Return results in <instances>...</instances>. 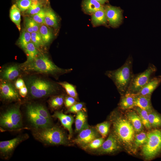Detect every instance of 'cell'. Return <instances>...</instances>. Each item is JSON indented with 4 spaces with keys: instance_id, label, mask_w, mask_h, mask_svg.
<instances>
[{
    "instance_id": "1",
    "label": "cell",
    "mask_w": 161,
    "mask_h": 161,
    "mask_svg": "<svg viewBox=\"0 0 161 161\" xmlns=\"http://www.w3.org/2000/svg\"><path fill=\"white\" fill-rule=\"evenodd\" d=\"M36 74H27L23 78L31 99H38L57 94L62 87L56 82Z\"/></svg>"
},
{
    "instance_id": "2",
    "label": "cell",
    "mask_w": 161,
    "mask_h": 161,
    "mask_svg": "<svg viewBox=\"0 0 161 161\" xmlns=\"http://www.w3.org/2000/svg\"><path fill=\"white\" fill-rule=\"evenodd\" d=\"M23 72L27 74H36L52 77L56 79L69 73L72 68L63 69L57 66L47 55L40 53L33 60L21 64Z\"/></svg>"
},
{
    "instance_id": "3",
    "label": "cell",
    "mask_w": 161,
    "mask_h": 161,
    "mask_svg": "<svg viewBox=\"0 0 161 161\" xmlns=\"http://www.w3.org/2000/svg\"><path fill=\"white\" fill-rule=\"evenodd\" d=\"M115 110L110 117L112 125V134L121 146L128 152L134 153L135 131L129 121L119 115Z\"/></svg>"
},
{
    "instance_id": "4",
    "label": "cell",
    "mask_w": 161,
    "mask_h": 161,
    "mask_svg": "<svg viewBox=\"0 0 161 161\" xmlns=\"http://www.w3.org/2000/svg\"><path fill=\"white\" fill-rule=\"evenodd\" d=\"M133 62L132 57L129 56L121 66L115 70L107 71L105 72V75L113 81L121 96L126 92L134 75Z\"/></svg>"
},
{
    "instance_id": "5",
    "label": "cell",
    "mask_w": 161,
    "mask_h": 161,
    "mask_svg": "<svg viewBox=\"0 0 161 161\" xmlns=\"http://www.w3.org/2000/svg\"><path fill=\"white\" fill-rule=\"evenodd\" d=\"M32 134L36 140L47 145H67L69 143L64 132L56 126L34 128Z\"/></svg>"
},
{
    "instance_id": "6",
    "label": "cell",
    "mask_w": 161,
    "mask_h": 161,
    "mask_svg": "<svg viewBox=\"0 0 161 161\" xmlns=\"http://www.w3.org/2000/svg\"><path fill=\"white\" fill-rule=\"evenodd\" d=\"M142 152L145 159L152 160L161 154V129H155L147 133Z\"/></svg>"
},
{
    "instance_id": "7",
    "label": "cell",
    "mask_w": 161,
    "mask_h": 161,
    "mask_svg": "<svg viewBox=\"0 0 161 161\" xmlns=\"http://www.w3.org/2000/svg\"><path fill=\"white\" fill-rule=\"evenodd\" d=\"M157 70L156 67L154 64H149L144 71L134 74L126 92L137 93L154 77Z\"/></svg>"
},
{
    "instance_id": "8",
    "label": "cell",
    "mask_w": 161,
    "mask_h": 161,
    "mask_svg": "<svg viewBox=\"0 0 161 161\" xmlns=\"http://www.w3.org/2000/svg\"><path fill=\"white\" fill-rule=\"evenodd\" d=\"M17 90L12 81L0 80V96L3 101L7 103L20 101Z\"/></svg>"
},
{
    "instance_id": "9",
    "label": "cell",
    "mask_w": 161,
    "mask_h": 161,
    "mask_svg": "<svg viewBox=\"0 0 161 161\" xmlns=\"http://www.w3.org/2000/svg\"><path fill=\"white\" fill-rule=\"evenodd\" d=\"M28 136L27 134H24L9 140L0 141L1 155L5 159L8 158L18 145L27 139Z\"/></svg>"
},
{
    "instance_id": "10",
    "label": "cell",
    "mask_w": 161,
    "mask_h": 161,
    "mask_svg": "<svg viewBox=\"0 0 161 161\" xmlns=\"http://www.w3.org/2000/svg\"><path fill=\"white\" fill-rule=\"evenodd\" d=\"M73 142L83 148L94 139L100 137V134L95 128L89 126L82 129Z\"/></svg>"
},
{
    "instance_id": "11",
    "label": "cell",
    "mask_w": 161,
    "mask_h": 161,
    "mask_svg": "<svg viewBox=\"0 0 161 161\" xmlns=\"http://www.w3.org/2000/svg\"><path fill=\"white\" fill-rule=\"evenodd\" d=\"M26 113L28 119L35 128H41L52 126V121L44 117L33 109L31 104L27 105Z\"/></svg>"
},
{
    "instance_id": "12",
    "label": "cell",
    "mask_w": 161,
    "mask_h": 161,
    "mask_svg": "<svg viewBox=\"0 0 161 161\" xmlns=\"http://www.w3.org/2000/svg\"><path fill=\"white\" fill-rule=\"evenodd\" d=\"M0 80L12 81L19 78L23 72L20 64H10L3 66L0 71Z\"/></svg>"
},
{
    "instance_id": "13",
    "label": "cell",
    "mask_w": 161,
    "mask_h": 161,
    "mask_svg": "<svg viewBox=\"0 0 161 161\" xmlns=\"http://www.w3.org/2000/svg\"><path fill=\"white\" fill-rule=\"evenodd\" d=\"M121 148V146L112 133L101 146L96 150L99 154H109L116 152Z\"/></svg>"
},
{
    "instance_id": "14",
    "label": "cell",
    "mask_w": 161,
    "mask_h": 161,
    "mask_svg": "<svg viewBox=\"0 0 161 161\" xmlns=\"http://www.w3.org/2000/svg\"><path fill=\"white\" fill-rule=\"evenodd\" d=\"M107 20L110 24L116 27L121 23L122 20V10L119 7L107 5L104 7Z\"/></svg>"
},
{
    "instance_id": "15",
    "label": "cell",
    "mask_w": 161,
    "mask_h": 161,
    "mask_svg": "<svg viewBox=\"0 0 161 161\" xmlns=\"http://www.w3.org/2000/svg\"><path fill=\"white\" fill-rule=\"evenodd\" d=\"M19 108L20 105H17L11 107L6 111L16 129L22 126V116Z\"/></svg>"
},
{
    "instance_id": "16",
    "label": "cell",
    "mask_w": 161,
    "mask_h": 161,
    "mask_svg": "<svg viewBox=\"0 0 161 161\" xmlns=\"http://www.w3.org/2000/svg\"><path fill=\"white\" fill-rule=\"evenodd\" d=\"M53 116L59 120L62 125L69 131L71 137L72 134V126L74 121L73 116L66 114L62 112L58 111H55Z\"/></svg>"
},
{
    "instance_id": "17",
    "label": "cell",
    "mask_w": 161,
    "mask_h": 161,
    "mask_svg": "<svg viewBox=\"0 0 161 161\" xmlns=\"http://www.w3.org/2000/svg\"><path fill=\"white\" fill-rule=\"evenodd\" d=\"M161 82V78L158 77H154L137 94L151 96L154 91L157 88Z\"/></svg>"
},
{
    "instance_id": "18",
    "label": "cell",
    "mask_w": 161,
    "mask_h": 161,
    "mask_svg": "<svg viewBox=\"0 0 161 161\" xmlns=\"http://www.w3.org/2000/svg\"><path fill=\"white\" fill-rule=\"evenodd\" d=\"M151 96L135 94V106L147 111L148 112L153 110L151 100Z\"/></svg>"
},
{
    "instance_id": "19",
    "label": "cell",
    "mask_w": 161,
    "mask_h": 161,
    "mask_svg": "<svg viewBox=\"0 0 161 161\" xmlns=\"http://www.w3.org/2000/svg\"><path fill=\"white\" fill-rule=\"evenodd\" d=\"M127 119L132 125L135 131L140 132L143 129L141 119L135 110H129L126 113Z\"/></svg>"
},
{
    "instance_id": "20",
    "label": "cell",
    "mask_w": 161,
    "mask_h": 161,
    "mask_svg": "<svg viewBox=\"0 0 161 161\" xmlns=\"http://www.w3.org/2000/svg\"><path fill=\"white\" fill-rule=\"evenodd\" d=\"M119 103V108L123 110H129L134 108L135 106V94L126 92L121 96Z\"/></svg>"
},
{
    "instance_id": "21",
    "label": "cell",
    "mask_w": 161,
    "mask_h": 161,
    "mask_svg": "<svg viewBox=\"0 0 161 161\" xmlns=\"http://www.w3.org/2000/svg\"><path fill=\"white\" fill-rule=\"evenodd\" d=\"M83 9L87 14H93L97 11L104 8L102 5L96 0H83Z\"/></svg>"
},
{
    "instance_id": "22",
    "label": "cell",
    "mask_w": 161,
    "mask_h": 161,
    "mask_svg": "<svg viewBox=\"0 0 161 161\" xmlns=\"http://www.w3.org/2000/svg\"><path fill=\"white\" fill-rule=\"evenodd\" d=\"M75 125V131L77 132H79L89 126L87 122V116L83 110L76 113Z\"/></svg>"
},
{
    "instance_id": "23",
    "label": "cell",
    "mask_w": 161,
    "mask_h": 161,
    "mask_svg": "<svg viewBox=\"0 0 161 161\" xmlns=\"http://www.w3.org/2000/svg\"><path fill=\"white\" fill-rule=\"evenodd\" d=\"M107 20L104 7L95 12L92 16V21L95 26L104 24Z\"/></svg>"
},
{
    "instance_id": "24",
    "label": "cell",
    "mask_w": 161,
    "mask_h": 161,
    "mask_svg": "<svg viewBox=\"0 0 161 161\" xmlns=\"http://www.w3.org/2000/svg\"><path fill=\"white\" fill-rule=\"evenodd\" d=\"M65 97L64 94L51 96L48 101L50 107L56 110L61 108L64 103Z\"/></svg>"
},
{
    "instance_id": "25",
    "label": "cell",
    "mask_w": 161,
    "mask_h": 161,
    "mask_svg": "<svg viewBox=\"0 0 161 161\" xmlns=\"http://www.w3.org/2000/svg\"><path fill=\"white\" fill-rule=\"evenodd\" d=\"M10 16L11 21L14 23L20 31L21 29L20 10L16 4H14L11 6L10 10Z\"/></svg>"
},
{
    "instance_id": "26",
    "label": "cell",
    "mask_w": 161,
    "mask_h": 161,
    "mask_svg": "<svg viewBox=\"0 0 161 161\" xmlns=\"http://www.w3.org/2000/svg\"><path fill=\"white\" fill-rule=\"evenodd\" d=\"M24 51L27 57L26 62L33 60L40 53L38 49L31 41L27 44Z\"/></svg>"
},
{
    "instance_id": "27",
    "label": "cell",
    "mask_w": 161,
    "mask_h": 161,
    "mask_svg": "<svg viewBox=\"0 0 161 161\" xmlns=\"http://www.w3.org/2000/svg\"><path fill=\"white\" fill-rule=\"evenodd\" d=\"M45 25L53 27L58 25L57 18L54 11L51 9L45 10Z\"/></svg>"
},
{
    "instance_id": "28",
    "label": "cell",
    "mask_w": 161,
    "mask_h": 161,
    "mask_svg": "<svg viewBox=\"0 0 161 161\" xmlns=\"http://www.w3.org/2000/svg\"><path fill=\"white\" fill-rule=\"evenodd\" d=\"M0 125L1 128L4 130L12 131L16 129L6 111L1 114Z\"/></svg>"
},
{
    "instance_id": "29",
    "label": "cell",
    "mask_w": 161,
    "mask_h": 161,
    "mask_svg": "<svg viewBox=\"0 0 161 161\" xmlns=\"http://www.w3.org/2000/svg\"><path fill=\"white\" fill-rule=\"evenodd\" d=\"M148 120L151 127L161 128V114L153 110L148 112Z\"/></svg>"
},
{
    "instance_id": "30",
    "label": "cell",
    "mask_w": 161,
    "mask_h": 161,
    "mask_svg": "<svg viewBox=\"0 0 161 161\" xmlns=\"http://www.w3.org/2000/svg\"><path fill=\"white\" fill-rule=\"evenodd\" d=\"M39 32L45 45L49 44L53 37L51 30L47 25L41 24L40 25Z\"/></svg>"
},
{
    "instance_id": "31",
    "label": "cell",
    "mask_w": 161,
    "mask_h": 161,
    "mask_svg": "<svg viewBox=\"0 0 161 161\" xmlns=\"http://www.w3.org/2000/svg\"><path fill=\"white\" fill-rule=\"evenodd\" d=\"M65 90L67 95L74 97L77 100L78 99V93L76 86L66 81L57 82Z\"/></svg>"
},
{
    "instance_id": "32",
    "label": "cell",
    "mask_w": 161,
    "mask_h": 161,
    "mask_svg": "<svg viewBox=\"0 0 161 161\" xmlns=\"http://www.w3.org/2000/svg\"><path fill=\"white\" fill-rule=\"evenodd\" d=\"M134 108L139 116L143 126L147 129H151V127L148 120V112L138 107L135 106Z\"/></svg>"
},
{
    "instance_id": "33",
    "label": "cell",
    "mask_w": 161,
    "mask_h": 161,
    "mask_svg": "<svg viewBox=\"0 0 161 161\" xmlns=\"http://www.w3.org/2000/svg\"><path fill=\"white\" fill-rule=\"evenodd\" d=\"M25 30L29 32H39L40 25L32 18L25 17L24 19Z\"/></svg>"
},
{
    "instance_id": "34",
    "label": "cell",
    "mask_w": 161,
    "mask_h": 161,
    "mask_svg": "<svg viewBox=\"0 0 161 161\" xmlns=\"http://www.w3.org/2000/svg\"><path fill=\"white\" fill-rule=\"evenodd\" d=\"M31 33L27 30H24L22 32L18 40V44L24 51L26 46L31 41Z\"/></svg>"
},
{
    "instance_id": "35",
    "label": "cell",
    "mask_w": 161,
    "mask_h": 161,
    "mask_svg": "<svg viewBox=\"0 0 161 161\" xmlns=\"http://www.w3.org/2000/svg\"><path fill=\"white\" fill-rule=\"evenodd\" d=\"M147 134L141 132L135 135L134 142V153H135L138 148L142 146L145 143Z\"/></svg>"
},
{
    "instance_id": "36",
    "label": "cell",
    "mask_w": 161,
    "mask_h": 161,
    "mask_svg": "<svg viewBox=\"0 0 161 161\" xmlns=\"http://www.w3.org/2000/svg\"><path fill=\"white\" fill-rule=\"evenodd\" d=\"M110 126L109 121H105L97 124L95 128L102 137L104 138L108 134Z\"/></svg>"
},
{
    "instance_id": "37",
    "label": "cell",
    "mask_w": 161,
    "mask_h": 161,
    "mask_svg": "<svg viewBox=\"0 0 161 161\" xmlns=\"http://www.w3.org/2000/svg\"><path fill=\"white\" fill-rule=\"evenodd\" d=\"M31 105L38 113L45 118L52 121L51 117L48 110L44 105L39 104H31Z\"/></svg>"
},
{
    "instance_id": "38",
    "label": "cell",
    "mask_w": 161,
    "mask_h": 161,
    "mask_svg": "<svg viewBox=\"0 0 161 161\" xmlns=\"http://www.w3.org/2000/svg\"><path fill=\"white\" fill-rule=\"evenodd\" d=\"M31 33V41L38 49L45 45L39 32H33Z\"/></svg>"
},
{
    "instance_id": "39",
    "label": "cell",
    "mask_w": 161,
    "mask_h": 161,
    "mask_svg": "<svg viewBox=\"0 0 161 161\" xmlns=\"http://www.w3.org/2000/svg\"><path fill=\"white\" fill-rule=\"evenodd\" d=\"M104 139L102 137L96 138L92 141L83 148L85 150H97L101 146L104 141Z\"/></svg>"
},
{
    "instance_id": "40",
    "label": "cell",
    "mask_w": 161,
    "mask_h": 161,
    "mask_svg": "<svg viewBox=\"0 0 161 161\" xmlns=\"http://www.w3.org/2000/svg\"><path fill=\"white\" fill-rule=\"evenodd\" d=\"M42 9L41 4L38 1H34L27 10V13L29 15H34L38 13Z\"/></svg>"
},
{
    "instance_id": "41",
    "label": "cell",
    "mask_w": 161,
    "mask_h": 161,
    "mask_svg": "<svg viewBox=\"0 0 161 161\" xmlns=\"http://www.w3.org/2000/svg\"><path fill=\"white\" fill-rule=\"evenodd\" d=\"M45 10L42 8L38 13L32 15V18L40 25L45 24Z\"/></svg>"
},
{
    "instance_id": "42",
    "label": "cell",
    "mask_w": 161,
    "mask_h": 161,
    "mask_svg": "<svg viewBox=\"0 0 161 161\" xmlns=\"http://www.w3.org/2000/svg\"><path fill=\"white\" fill-rule=\"evenodd\" d=\"M32 0H17L16 4L21 11L27 10L32 4Z\"/></svg>"
},
{
    "instance_id": "43",
    "label": "cell",
    "mask_w": 161,
    "mask_h": 161,
    "mask_svg": "<svg viewBox=\"0 0 161 161\" xmlns=\"http://www.w3.org/2000/svg\"><path fill=\"white\" fill-rule=\"evenodd\" d=\"M84 104L82 102H77L68 108L67 113H76L83 110Z\"/></svg>"
},
{
    "instance_id": "44",
    "label": "cell",
    "mask_w": 161,
    "mask_h": 161,
    "mask_svg": "<svg viewBox=\"0 0 161 161\" xmlns=\"http://www.w3.org/2000/svg\"><path fill=\"white\" fill-rule=\"evenodd\" d=\"M77 100L69 95L65 97L64 104L66 107L69 108L77 103Z\"/></svg>"
},
{
    "instance_id": "45",
    "label": "cell",
    "mask_w": 161,
    "mask_h": 161,
    "mask_svg": "<svg viewBox=\"0 0 161 161\" xmlns=\"http://www.w3.org/2000/svg\"><path fill=\"white\" fill-rule=\"evenodd\" d=\"M14 84L16 88L18 90L25 85L23 78L20 77L16 79Z\"/></svg>"
},
{
    "instance_id": "46",
    "label": "cell",
    "mask_w": 161,
    "mask_h": 161,
    "mask_svg": "<svg viewBox=\"0 0 161 161\" xmlns=\"http://www.w3.org/2000/svg\"><path fill=\"white\" fill-rule=\"evenodd\" d=\"M18 92L20 96L22 97H25L28 94V89L26 85L19 89Z\"/></svg>"
},
{
    "instance_id": "47",
    "label": "cell",
    "mask_w": 161,
    "mask_h": 161,
    "mask_svg": "<svg viewBox=\"0 0 161 161\" xmlns=\"http://www.w3.org/2000/svg\"><path fill=\"white\" fill-rule=\"evenodd\" d=\"M101 4H103L107 2L108 0H96Z\"/></svg>"
},
{
    "instance_id": "48",
    "label": "cell",
    "mask_w": 161,
    "mask_h": 161,
    "mask_svg": "<svg viewBox=\"0 0 161 161\" xmlns=\"http://www.w3.org/2000/svg\"><path fill=\"white\" fill-rule=\"evenodd\" d=\"M158 77H160V78H161V75L158 76Z\"/></svg>"
},
{
    "instance_id": "49",
    "label": "cell",
    "mask_w": 161,
    "mask_h": 161,
    "mask_svg": "<svg viewBox=\"0 0 161 161\" xmlns=\"http://www.w3.org/2000/svg\"><path fill=\"white\" fill-rule=\"evenodd\" d=\"M34 1H40V0H34Z\"/></svg>"
}]
</instances>
